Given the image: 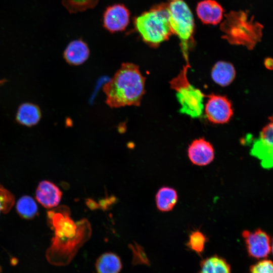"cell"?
I'll return each mask as SVG.
<instances>
[{"label": "cell", "mask_w": 273, "mask_h": 273, "mask_svg": "<svg viewBox=\"0 0 273 273\" xmlns=\"http://www.w3.org/2000/svg\"><path fill=\"white\" fill-rule=\"evenodd\" d=\"M188 155L191 162L198 166L209 164L214 158L212 145L204 138L194 140L189 145Z\"/></svg>", "instance_id": "11"}, {"label": "cell", "mask_w": 273, "mask_h": 273, "mask_svg": "<svg viewBox=\"0 0 273 273\" xmlns=\"http://www.w3.org/2000/svg\"><path fill=\"white\" fill-rule=\"evenodd\" d=\"M169 20L168 4L162 3L135 17L133 24L144 42L156 48L172 34Z\"/></svg>", "instance_id": "3"}, {"label": "cell", "mask_w": 273, "mask_h": 273, "mask_svg": "<svg viewBox=\"0 0 273 273\" xmlns=\"http://www.w3.org/2000/svg\"><path fill=\"white\" fill-rule=\"evenodd\" d=\"M64 58L72 65L83 64L89 56V50L87 44L81 39L70 42L64 52Z\"/></svg>", "instance_id": "14"}, {"label": "cell", "mask_w": 273, "mask_h": 273, "mask_svg": "<svg viewBox=\"0 0 273 273\" xmlns=\"http://www.w3.org/2000/svg\"><path fill=\"white\" fill-rule=\"evenodd\" d=\"M40 118L41 112L39 108L36 105L29 103L21 105L16 115L17 122L27 126L36 124Z\"/></svg>", "instance_id": "16"}, {"label": "cell", "mask_w": 273, "mask_h": 273, "mask_svg": "<svg viewBox=\"0 0 273 273\" xmlns=\"http://www.w3.org/2000/svg\"><path fill=\"white\" fill-rule=\"evenodd\" d=\"M103 26L109 32L115 33L124 30L130 21V12L122 4L108 7L103 14Z\"/></svg>", "instance_id": "10"}, {"label": "cell", "mask_w": 273, "mask_h": 273, "mask_svg": "<svg viewBox=\"0 0 273 273\" xmlns=\"http://www.w3.org/2000/svg\"><path fill=\"white\" fill-rule=\"evenodd\" d=\"M99 0H62L63 5L70 13H77L94 8Z\"/></svg>", "instance_id": "21"}, {"label": "cell", "mask_w": 273, "mask_h": 273, "mask_svg": "<svg viewBox=\"0 0 273 273\" xmlns=\"http://www.w3.org/2000/svg\"><path fill=\"white\" fill-rule=\"evenodd\" d=\"M236 76L234 66L230 63L218 61L214 65L211 71L213 80L217 84L226 86L230 84Z\"/></svg>", "instance_id": "15"}, {"label": "cell", "mask_w": 273, "mask_h": 273, "mask_svg": "<svg viewBox=\"0 0 273 273\" xmlns=\"http://www.w3.org/2000/svg\"><path fill=\"white\" fill-rule=\"evenodd\" d=\"M221 25L224 38L230 43L246 46L252 49L261 37L262 26L251 19L243 12H233L226 16Z\"/></svg>", "instance_id": "4"}, {"label": "cell", "mask_w": 273, "mask_h": 273, "mask_svg": "<svg viewBox=\"0 0 273 273\" xmlns=\"http://www.w3.org/2000/svg\"><path fill=\"white\" fill-rule=\"evenodd\" d=\"M272 262L270 260L263 259L252 265L250 273H273Z\"/></svg>", "instance_id": "24"}, {"label": "cell", "mask_w": 273, "mask_h": 273, "mask_svg": "<svg viewBox=\"0 0 273 273\" xmlns=\"http://www.w3.org/2000/svg\"><path fill=\"white\" fill-rule=\"evenodd\" d=\"M207 238L200 231H193L189 236L187 246L198 254H200L204 249Z\"/></svg>", "instance_id": "22"}, {"label": "cell", "mask_w": 273, "mask_h": 273, "mask_svg": "<svg viewBox=\"0 0 273 273\" xmlns=\"http://www.w3.org/2000/svg\"><path fill=\"white\" fill-rule=\"evenodd\" d=\"M172 1H176V0H172Z\"/></svg>", "instance_id": "27"}, {"label": "cell", "mask_w": 273, "mask_h": 273, "mask_svg": "<svg viewBox=\"0 0 273 273\" xmlns=\"http://www.w3.org/2000/svg\"><path fill=\"white\" fill-rule=\"evenodd\" d=\"M189 63L183 67L177 76L173 78L170 84L176 93V97L181 107L180 112L192 118L200 116L203 112L204 94L190 83L187 78Z\"/></svg>", "instance_id": "5"}, {"label": "cell", "mask_w": 273, "mask_h": 273, "mask_svg": "<svg viewBox=\"0 0 273 273\" xmlns=\"http://www.w3.org/2000/svg\"><path fill=\"white\" fill-rule=\"evenodd\" d=\"M199 273H231V271L229 264L224 259L214 255L201 261Z\"/></svg>", "instance_id": "19"}, {"label": "cell", "mask_w": 273, "mask_h": 273, "mask_svg": "<svg viewBox=\"0 0 273 273\" xmlns=\"http://www.w3.org/2000/svg\"><path fill=\"white\" fill-rule=\"evenodd\" d=\"M62 193L60 189L48 180L40 181L36 189L35 197L44 207L52 208L58 205Z\"/></svg>", "instance_id": "12"}, {"label": "cell", "mask_w": 273, "mask_h": 273, "mask_svg": "<svg viewBox=\"0 0 273 273\" xmlns=\"http://www.w3.org/2000/svg\"><path fill=\"white\" fill-rule=\"evenodd\" d=\"M223 12L221 5L214 0L201 1L196 8L198 18L205 24L219 23L222 19Z\"/></svg>", "instance_id": "13"}, {"label": "cell", "mask_w": 273, "mask_h": 273, "mask_svg": "<svg viewBox=\"0 0 273 273\" xmlns=\"http://www.w3.org/2000/svg\"><path fill=\"white\" fill-rule=\"evenodd\" d=\"M242 235L250 256L257 259L264 258L271 252V239L262 229L258 228L253 232L244 230Z\"/></svg>", "instance_id": "7"}, {"label": "cell", "mask_w": 273, "mask_h": 273, "mask_svg": "<svg viewBox=\"0 0 273 273\" xmlns=\"http://www.w3.org/2000/svg\"><path fill=\"white\" fill-rule=\"evenodd\" d=\"M156 206L162 212L173 209L178 200L176 191L169 187H162L159 189L155 197Z\"/></svg>", "instance_id": "17"}, {"label": "cell", "mask_w": 273, "mask_h": 273, "mask_svg": "<svg viewBox=\"0 0 273 273\" xmlns=\"http://www.w3.org/2000/svg\"><path fill=\"white\" fill-rule=\"evenodd\" d=\"M168 9L172 33L180 39V46L187 60L189 43L193 39L194 30L193 14L187 4L182 0L172 1L168 4Z\"/></svg>", "instance_id": "6"}, {"label": "cell", "mask_w": 273, "mask_h": 273, "mask_svg": "<svg viewBox=\"0 0 273 273\" xmlns=\"http://www.w3.org/2000/svg\"><path fill=\"white\" fill-rule=\"evenodd\" d=\"M14 202L13 195L0 185V213L8 212L13 206Z\"/></svg>", "instance_id": "23"}, {"label": "cell", "mask_w": 273, "mask_h": 273, "mask_svg": "<svg viewBox=\"0 0 273 273\" xmlns=\"http://www.w3.org/2000/svg\"><path fill=\"white\" fill-rule=\"evenodd\" d=\"M55 213L50 212L53 219L55 236L46 252L47 261L55 266L68 264L78 249L90 238L92 228L85 218L74 222L70 216L67 208Z\"/></svg>", "instance_id": "1"}, {"label": "cell", "mask_w": 273, "mask_h": 273, "mask_svg": "<svg viewBox=\"0 0 273 273\" xmlns=\"http://www.w3.org/2000/svg\"><path fill=\"white\" fill-rule=\"evenodd\" d=\"M272 62V60L270 58H267L265 61V66L268 68V69H271L272 67V63H270V62Z\"/></svg>", "instance_id": "25"}, {"label": "cell", "mask_w": 273, "mask_h": 273, "mask_svg": "<svg viewBox=\"0 0 273 273\" xmlns=\"http://www.w3.org/2000/svg\"><path fill=\"white\" fill-rule=\"evenodd\" d=\"M208 120L215 124L228 122L233 115L231 101L225 96L211 94L205 108Z\"/></svg>", "instance_id": "9"}, {"label": "cell", "mask_w": 273, "mask_h": 273, "mask_svg": "<svg viewBox=\"0 0 273 273\" xmlns=\"http://www.w3.org/2000/svg\"><path fill=\"white\" fill-rule=\"evenodd\" d=\"M4 82V80H0V85L2 84Z\"/></svg>", "instance_id": "26"}, {"label": "cell", "mask_w": 273, "mask_h": 273, "mask_svg": "<svg viewBox=\"0 0 273 273\" xmlns=\"http://www.w3.org/2000/svg\"><path fill=\"white\" fill-rule=\"evenodd\" d=\"M272 120L261 130L259 136L253 143L250 154L261 161V166L269 169L272 166Z\"/></svg>", "instance_id": "8"}, {"label": "cell", "mask_w": 273, "mask_h": 273, "mask_svg": "<svg viewBox=\"0 0 273 273\" xmlns=\"http://www.w3.org/2000/svg\"><path fill=\"white\" fill-rule=\"evenodd\" d=\"M96 268L98 273H119L122 268L121 261L116 254L105 253L97 259Z\"/></svg>", "instance_id": "18"}, {"label": "cell", "mask_w": 273, "mask_h": 273, "mask_svg": "<svg viewBox=\"0 0 273 273\" xmlns=\"http://www.w3.org/2000/svg\"><path fill=\"white\" fill-rule=\"evenodd\" d=\"M145 78L138 66L123 63L103 86L106 102L111 108L139 106L145 92Z\"/></svg>", "instance_id": "2"}, {"label": "cell", "mask_w": 273, "mask_h": 273, "mask_svg": "<svg viewBox=\"0 0 273 273\" xmlns=\"http://www.w3.org/2000/svg\"><path fill=\"white\" fill-rule=\"evenodd\" d=\"M16 210L19 215L25 219H32L37 214L38 208L34 199L29 196H23L16 204Z\"/></svg>", "instance_id": "20"}]
</instances>
